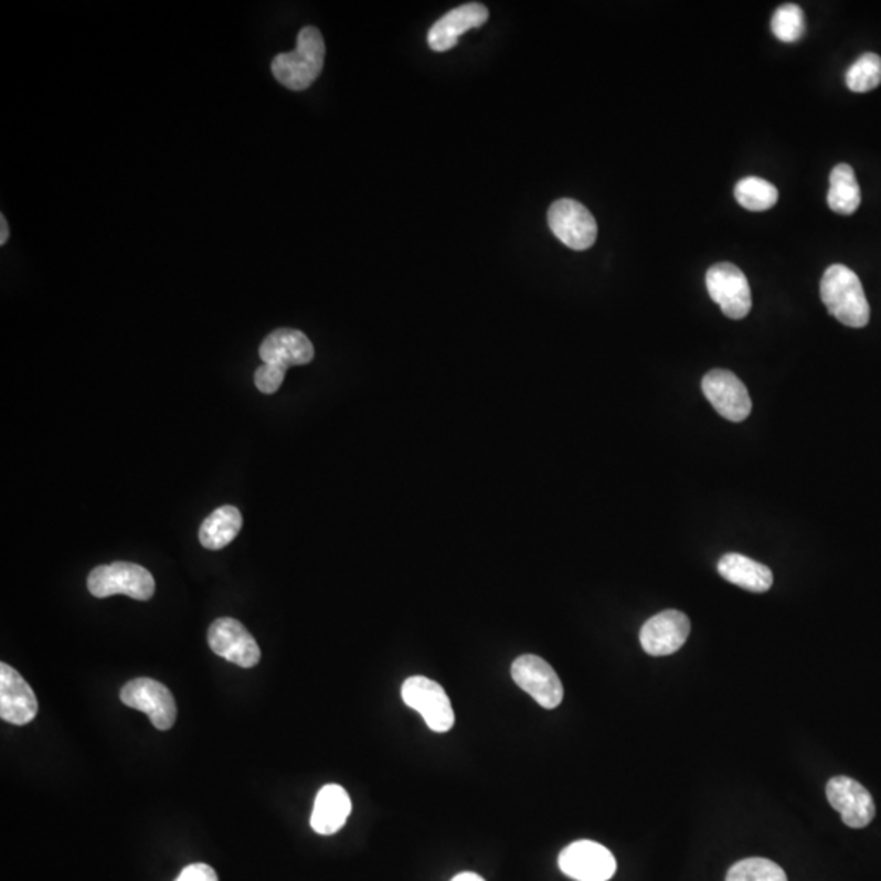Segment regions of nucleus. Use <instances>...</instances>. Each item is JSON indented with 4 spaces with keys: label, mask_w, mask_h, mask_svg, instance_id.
<instances>
[{
    "label": "nucleus",
    "mask_w": 881,
    "mask_h": 881,
    "mask_svg": "<svg viewBox=\"0 0 881 881\" xmlns=\"http://www.w3.org/2000/svg\"><path fill=\"white\" fill-rule=\"evenodd\" d=\"M822 302L839 322L862 329L870 320V306L859 276L845 265L826 269L819 285Z\"/></svg>",
    "instance_id": "obj_1"
},
{
    "label": "nucleus",
    "mask_w": 881,
    "mask_h": 881,
    "mask_svg": "<svg viewBox=\"0 0 881 881\" xmlns=\"http://www.w3.org/2000/svg\"><path fill=\"white\" fill-rule=\"evenodd\" d=\"M326 61V41L316 26H304L297 35L296 50L278 54L272 73L289 91H306L317 81Z\"/></svg>",
    "instance_id": "obj_2"
},
{
    "label": "nucleus",
    "mask_w": 881,
    "mask_h": 881,
    "mask_svg": "<svg viewBox=\"0 0 881 881\" xmlns=\"http://www.w3.org/2000/svg\"><path fill=\"white\" fill-rule=\"evenodd\" d=\"M92 596L110 597L125 594L138 601H149L156 593V582L145 566L129 562H115L92 570L87 580Z\"/></svg>",
    "instance_id": "obj_3"
},
{
    "label": "nucleus",
    "mask_w": 881,
    "mask_h": 881,
    "mask_svg": "<svg viewBox=\"0 0 881 881\" xmlns=\"http://www.w3.org/2000/svg\"><path fill=\"white\" fill-rule=\"evenodd\" d=\"M402 699L410 709L416 710L423 717L433 732L446 733L453 730L456 723L453 703L438 682L425 676H413L402 686Z\"/></svg>",
    "instance_id": "obj_4"
},
{
    "label": "nucleus",
    "mask_w": 881,
    "mask_h": 881,
    "mask_svg": "<svg viewBox=\"0 0 881 881\" xmlns=\"http://www.w3.org/2000/svg\"><path fill=\"white\" fill-rule=\"evenodd\" d=\"M119 698L125 705L145 712L160 732H167L176 725V699L162 682L150 678L132 679L121 689Z\"/></svg>",
    "instance_id": "obj_5"
},
{
    "label": "nucleus",
    "mask_w": 881,
    "mask_h": 881,
    "mask_svg": "<svg viewBox=\"0 0 881 881\" xmlns=\"http://www.w3.org/2000/svg\"><path fill=\"white\" fill-rule=\"evenodd\" d=\"M705 283L710 297L722 307L726 317L740 320L750 314L753 306L750 283L736 265L717 263L707 272Z\"/></svg>",
    "instance_id": "obj_6"
},
{
    "label": "nucleus",
    "mask_w": 881,
    "mask_h": 881,
    "mask_svg": "<svg viewBox=\"0 0 881 881\" xmlns=\"http://www.w3.org/2000/svg\"><path fill=\"white\" fill-rule=\"evenodd\" d=\"M548 221L553 235L573 251H586L596 242V220L579 201H555L549 210Z\"/></svg>",
    "instance_id": "obj_7"
},
{
    "label": "nucleus",
    "mask_w": 881,
    "mask_h": 881,
    "mask_svg": "<svg viewBox=\"0 0 881 881\" xmlns=\"http://www.w3.org/2000/svg\"><path fill=\"white\" fill-rule=\"evenodd\" d=\"M559 867L576 881H609L617 870L616 859L606 847L593 841L573 842L562 850Z\"/></svg>",
    "instance_id": "obj_8"
},
{
    "label": "nucleus",
    "mask_w": 881,
    "mask_h": 881,
    "mask_svg": "<svg viewBox=\"0 0 881 881\" xmlns=\"http://www.w3.org/2000/svg\"><path fill=\"white\" fill-rule=\"evenodd\" d=\"M513 681L544 709H556L563 700V686L548 661L522 655L511 666Z\"/></svg>",
    "instance_id": "obj_9"
},
{
    "label": "nucleus",
    "mask_w": 881,
    "mask_h": 881,
    "mask_svg": "<svg viewBox=\"0 0 881 881\" xmlns=\"http://www.w3.org/2000/svg\"><path fill=\"white\" fill-rule=\"evenodd\" d=\"M702 392L717 413L730 422L740 423L750 416L753 402L741 379L732 371L713 369L702 379Z\"/></svg>",
    "instance_id": "obj_10"
},
{
    "label": "nucleus",
    "mask_w": 881,
    "mask_h": 881,
    "mask_svg": "<svg viewBox=\"0 0 881 881\" xmlns=\"http://www.w3.org/2000/svg\"><path fill=\"white\" fill-rule=\"evenodd\" d=\"M208 644L217 657L241 668H254L262 658V651L251 631L231 617H222L211 625Z\"/></svg>",
    "instance_id": "obj_11"
},
{
    "label": "nucleus",
    "mask_w": 881,
    "mask_h": 881,
    "mask_svg": "<svg viewBox=\"0 0 881 881\" xmlns=\"http://www.w3.org/2000/svg\"><path fill=\"white\" fill-rule=\"evenodd\" d=\"M826 797L829 805L841 813L842 821L853 829L869 826L875 818V804L872 795L863 785L853 778L835 777L826 785Z\"/></svg>",
    "instance_id": "obj_12"
},
{
    "label": "nucleus",
    "mask_w": 881,
    "mask_h": 881,
    "mask_svg": "<svg viewBox=\"0 0 881 881\" xmlns=\"http://www.w3.org/2000/svg\"><path fill=\"white\" fill-rule=\"evenodd\" d=\"M691 634V620L681 611H662L645 623L640 644L651 657H666L678 651Z\"/></svg>",
    "instance_id": "obj_13"
},
{
    "label": "nucleus",
    "mask_w": 881,
    "mask_h": 881,
    "mask_svg": "<svg viewBox=\"0 0 881 881\" xmlns=\"http://www.w3.org/2000/svg\"><path fill=\"white\" fill-rule=\"evenodd\" d=\"M263 364L288 371L293 367L309 364L316 357L312 341L302 331L279 329L272 331L259 344Z\"/></svg>",
    "instance_id": "obj_14"
},
{
    "label": "nucleus",
    "mask_w": 881,
    "mask_h": 881,
    "mask_svg": "<svg viewBox=\"0 0 881 881\" xmlns=\"http://www.w3.org/2000/svg\"><path fill=\"white\" fill-rule=\"evenodd\" d=\"M38 713L35 692L12 666L0 665V717L12 725H29Z\"/></svg>",
    "instance_id": "obj_15"
},
{
    "label": "nucleus",
    "mask_w": 881,
    "mask_h": 881,
    "mask_svg": "<svg viewBox=\"0 0 881 881\" xmlns=\"http://www.w3.org/2000/svg\"><path fill=\"white\" fill-rule=\"evenodd\" d=\"M488 20V9L484 3L470 2L447 12L432 26L428 44L432 50L443 51L456 46L459 36L469 30L478 29Z\"/></svg>",
    "instance_id": "obj_16"
},
{
    "label": "nucleus",
    "mask_w": 881,
    "mask_h": 881,
    "mask_svg": "<svg viewBox=\"0 0 881 881\" xmlns=\"http://www.w3.org/2000/svg\"><path fill=\"white\" fill-rule=\"evenodd\" d=\"M350 815L351 800L348 792L341 785L329 784L317 794L310 826L317 835H335L343 828Z\"/></svg>",
    "instance_id": "obj_17"
},
{
    "label": "nucleus",
    "mask_w": 881,
    "mask_h": 881,
    "mask_svg": "<svg viewBox=\"0 0 881 881\" xmlns=\"http://www.w3.org/2000/svg\"><path fill=\"white\" fill-rule=\"evenodd\" d=\"M719 573L726 582L751 591V593H766L774 583L769 566L751 560L750 556L740 555V553L723 555L719 562Z\"/></svg>",
    "instance_id": "obj_18"
},
{
    "label": "nucleus",
    "mask_w": 881,
    "mask_h": 881,
    "mask_svg": "<svg viewBox=\"0 0 881 881\" xmlns=\"http://www.w3.org/2000/svg\"><path fill=\"white\" fill-rule=\"evenodd\" d=\"M242 524H244V519L237 508L231 507V505L217 508L201 524V545L210 551L224 549L237 538L238 532L242 531Z\"/></svg>",
    "instance_id": "obj_19"
},
{
    "label": "nucleus",
    "mask_w": 881,
    "mask_h": 881,
    "mask_svg": "<svg viewBox=\"0 0 881 881\" xmlns=\"http://www.w3.org/2000/svg\"><path fill=\"white\" fill-rule=\"evenodd\" d=\"M862 193L857 183L853 169L847 163H839L829 177L828 204L835 213L850 216L859 210Z\"/></svg>",
    "instance_id": "obj_20"
},
{
    "label": "nucleus",
    "mask_w": 881,
    "mask_h": 881,
    "mask_svg": "<svg viewBox=\"0 0 881 881\" xmlns=\"http://www.w3.org/2000/svg\"><path fill=\"white\" fill-rule=\"evenodd\" d=\"M734 198L747 211L761 213L771 210L778 200L777 188L760 177H746L734 187Z\"/></svg>",
    "instance_id": "obj_21"
},
{
    "label": "nucleus",
    "mask_w": 881,
    "mask_h": 881,
    "mask_svg": "<svg viewBox=\"0 0 881 881\" xmlns=\"http://www.w3.org/2000/svg\"><path fill=\"white\" fill-rule=\"evenodd\" d=\"M847 87L857 94L873 91L881 84V57L879 54H862L846 73Z\"/></svg>",
    "instance_id": "obj_22"
},
{
    "label": "nucleus",
    "mask_w": 881,
    "mask_h": 881,
    "mask_svg": "<svg viewBox=\"0 0 881 881\" xmlns=\"http://www.w3.org/2000/svg\"><path fill=\"white\" fill-rule=\"evenodd\" d=\"M772 33L784 43H797L805 35V13L795 3H785L775 10L771 22Z\"/></svg>",
    "instance_id": "obj_23"
},
{
    "label": "nucleus",
    "mask_w": 881,
    "mask_h": 881,
    "mask_svg": "<svg viewBox=\"0 0 881 881\" xmlns=\"http://www.w3.org/2000/svg\"><path fill=\"white\" fill-rule=\"evenodd\" d=\"M726 881H788L784 870L767 859H746L734 863Z\"/></svg>",
    "instance_id": "obj_24"
},
{
    "label": "nucleus",
    "mask_w": 881,
    "mask_h": 881,
    "mask_svg": "<svg viewBox=\"0 0 881 881\" xmlns=\"http://www.w3.org/2000/svg\"><path fill=\"white\" fill-rule=\"evenodd\" d=\"M285 375L286 372H283L282 369L269 367V364H262V367L255 371V385H257L258 391L263 392V394H275V392L282 388Z\"/></svg>",
    "instance_id": "obj_25"
},
{
    "label": "nucleus",
    "mask_w": 881,
    "mask_h": 881,
    "mask_svg": "<svg viewBox=\"0 0 881 881\" xmlns=\"http://www.w3.org/2000/svg\"><path fill=\"white\" fill-rule=\"evenodd\" d=\"M176 881H220L217 880L216 870L206 863H191L184 867L182 873L177 877Z\"/></svg>",
    "instance_id": "obj_26"
},
{
    "label": "nucleus",
    "mask_w": 881,
    "mask_h": 881,
    "mask_svg": "<svg viewBox=\"0 0 881 881\" xmlns=\"http://www.w3.org/2000/svg\"><path fill=\"white\" fill-rule=\"evenodd\" d=\"M0 227H2V234H0V245H6L7 241H9V224H7L6 216L0 217Z\"/></svg>",
    "instance_id": "obj_27"
},
{
    "label": "nucleus",
    "mask_w": 881,
    "mask_h": 881,
    "mask_svg": "<svg viewBox=\"0 0 881 881\" xmlns=\"http://www.w3.org/2000/svg\"><path fill=\"white\" fill-rule=\"evenodd\" d=\"M450 881H485V880L481 879L480 875H477V873L464 872L459 873V875L454 877V879Z\"/></svg>",
    "instance_id": "obj_28"
}]
</instances>
